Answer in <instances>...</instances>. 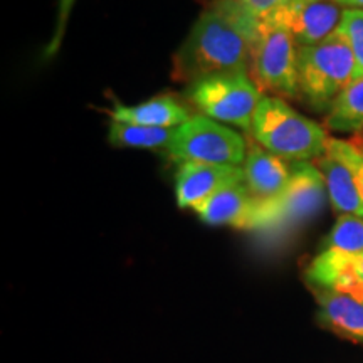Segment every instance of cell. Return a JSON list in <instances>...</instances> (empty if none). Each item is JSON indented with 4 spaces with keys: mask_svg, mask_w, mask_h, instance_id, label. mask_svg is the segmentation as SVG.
<instances>
[{
    "mask_svg": "<svg viewBox=\"0 0 363 363\" xmlns=\"http://www.w3.org/2000/svg\"><path fill=\"white\" fill-rule=\"evenodd\" d=\"M325 126L335 133H360L363 130V78L353 79L335 99Z\"/></svg>",
    "mask_w": 363,
    "mask_h": 363,
    "instance_id": "15",
    "label": "cell"
},
{
    "mask_svg": "<svg viewBox=\"0 0 363 363\" xmlns=\"http://www.w3.org/2000/svg\"><path fill=\"white\" fill-rule=\"evenodd\" d=\"M291 170V180L278 197L259 201L254 229L271 234L289 233L321 211L328 192L320 169L310 162H293Z\"/></svg>",
    "mask_w": 363,
    "mask_h": 363,
    "instance_id": "5",
    "label": "cell"
},
{
    "mask_svg": "<svg viewBox=\"0 0 363 363\" xmlns=\"http://www.w3.org/2000/svg\"><path fill=\"white\" fill-rule=\"evenodd\" d=\"M318 169L323 174L326 192L335 211L342 216L363 217V194L355 184L348 167L326 152L318 158Z\"/></svg>",
    "mask_w": 363,
    "mask_h": 363,
    "instance_id": "14",
    "label": "cell"
},
{
    "mask_svg": "<svg viewBox=\"0 0 363 363\" xmlns=\"http://www.w3.org/2000/svg\"><path fill=\"white\" fill-rule=\"evenodd\" d=\"M358 142H360V143H362V147H363V138H358Z\"/></svg>",
    "mask_w": 363,
    "mask_h": 363,
    "instance_id": "25",
    "label": "cell"
},
{
    "mask_svg": "<svg viewBox=\"0 0 363 363\" xmlns=\"http://www.w3.org/2000/svg\"><path fill=\"white\" fill-rule=\"evenodd\" d=\"M244 182L238 165L184 162L175 175V197L180 208H195L224 187Z\"/></svg>",
    "mask_w": 363,
    "mask_h": 363,
    "instance_id": "9",
    "label": "cell"
},
{
    "mask_svg": "<svg viewBox=\"0 0 363 363\" xmlns=\"http://www.w3.org/2000/svg\"><path fill=\"white\" fill-rule=\"evenodd\" d=\"M251 135L259 147L289 162L318 160L328 147L323 126L303 116L283 98L272 94L262 96L257 104Z\"/></svg>",
    "mask_w": 363,
    "mask_h": 363,
    "instance_id": "2",
    "label": "cell"
},
{
    "mask_svg": "<svg viewBox=\"0 0 363 363\" xmlns=\"http://www.w3.org/2000/svg\"><path fill=\"white\" fill-rule=\"evenodd\" d=\"M177 128H153L111 121L108 140L118 148H140V150H169Z\"/></svg>",
    "mask_w": 363,
    "mask_h": 363,
    "instance_id": "16",
    "label": "cell"
},
{
    "mask_svg": "<svg viewBox=\"0 0 363 363\" xmlns=\"http://www.w3.org/2000/svg\"><path fill=\"white\" fill-rule=\"evenodd\" d=\"M355 79V57L335 33L316 45L298 49L299 96L315 111H328Z\"/></svg>",
    "mask_w": 363,
    "mask_h": 363,
    "instance_id": "3",
    "label": "cell"
},
{
    "mask_svg": "<svg viewBox=\"0 0 363 363\" xmlns=\"http://www.w3.org/2000/svg\"><path fill=\"white\" fill-rule=\"evenodd\" d=\"M335 4H338L340 7H348V9H363V0H333Z\"/></svg>",
    "mask_w": 363,
    "mask_h": 363,
    "instance_id": "22",
    "label": "cell"
},
{
    "mask_svg": "<svg viewBox=\"0 0 363 363\" xmlns=\"http://www.w3.org/2000/svg\"><path fill=\"white\" fill-rule=\"evenodd\" d=\"M187 98L203 116L251 131L252 116L262 94L251 72L230 71L189 84Z\"/></svg>",
    "mask_w": 363,
    "mask_h": 363,
    "instance_id": "4",
    "label": "cell"
},
{
    "mask_svg": "<svg viewBox=\"0 0 363 363\" xmlns=\"http://www.w3.org/2000/svg\"><path fill=\"white\" fill-rule=\"evenodd\" d=\"M244 184L257 201H271L286 189L291 180L293 170L283 158L272 155L256 142L247 145V155L244 160Z\"/></svg>",
    "mask_w": 363,
    "mask_h": 363,
    "instance_id": "11",
    "label": "cell"
},
{
    "mask_svg": "<svg viewBox=\"0 0 363 363\" xmlns=\"http://www.w3.org/2000/svg\"><path fill=\"white\" fill-rule=\"evenodd\" d=\"M358 299H362V301H363V291H362V294H360V298H358Z\"/></svg>",
    "mask_w": 363,
    "mask_h": 363,
    "instance_id": "26",
    "label": "cell"
},
{
    "mask_svg": "<svg viewBox=\"0 0 363 363\" xmlns=\"http://www.w3.org/2000/svg\"><path fill=\"white\" fill-rule=\"evenodd\" d=\"M298 49L283 26L269 19L261 22L251 65V76L261 91L283 99L299 96Z\"/></svg>",
    "mask_w": 363,
    "mask_h": 363,
    "instance_id": "7",
    "label": "cell"
},
{
    "mask_svg": "<svg viewBox=\"0 0 363 363\" xmlns=\"http://www.w3.org/2000/svg\"><path fill=\"white\" fill-rule=\"evenodd\" d=\"M259 201L249 192L244 182L224 187L194 208L208 225H230L238 229H254Z\"/></svg>",
    "mask_w": 363,
    "mask_h": 363,
    "instance_id": "10",
    "label": "cell"
},
{
    "mask_svg": "<svg viewBox=\"0 0 363 363\" xmlns=\"http://www.w3.org/2000/svg\"><path fill=\"white\" fill-rule=\"evenodd\" d=\"M199 2L206 4V6H211V4H214V2H217V0H199Z\"/></svg>",
    "mask_w": 363,
    "mask_h": 363,
    "instance_id": "24",
    "label": "cell"
},
{
    "mask_svg": "<svg viewBox=\"0 0 363 363\" xmlns=\"http://www.w3.org/2000/svg\"><path fill=\"white\" fill-rule=\"evenodd\" d=\"M318 303V320L321 325L340 335L363 345V301L350 294L311 288Z\"/></svg>",
    "mask_w": 363,
    "mask_h": 363,
    "instance_id": "12",
    "label": "cell"
},
{
    "mask_svg": "<svg viewBox=\"0 0 363 363\" xmlns=\"http://www.w3.org/2000/svg\"><path fill=\"white\" fill-rule=\"evenodd\" d=\"M259 29L261 22L238 0L211 4L177 51L172 78L192 84L219 72H251Z\"/></svg>",
    "mask_w": 363,
    "mask_h": 363,
    "instance_id": "1",
    "label": "cell"
},
{
    "mask_svg": "<svg viewBox=\"0 0 363 363\" xmlns=\"http://www.w3.org/2000/svg\"><path fill=\"white\" fill-rule=\"evenodd\" d=\"M342 16V7L333 0H289L267 19L283 26L298 48H308L337 33Z\"/></svg>",
    "mask_w": 363,
    "mask_h": 363,
    "instance_id": "8",
    "label": "cell"
},
{
    "mask_svg": "<svg viewBox=\"0 0 363 363\" xmlns=\"http://www.w3.org/2000/svg\"><path fill=\"white\" fill-rule=\"evenodd\" d=\"M238 2L251 13L254 19L262 22L274 12H278L279 9H283L289 0H238Z\"/></svg>",
    "mask_w": 363,
    "mask_h": 363,
    "instance_id": "21",
    "label": "cell"
},
{
    "mask_svg": "<svg viewBox=\"0 0 363 363\" xmlns=\"http://www.w3.org/2000/svg\"><path fill=\"white\" fill-rule=\"evenodd\" d=\"M355 271H357L358 281H360V284L363 286V252L357 254L355 256Z\"/></svg>",
    "mask_w": 363,
    "mask_h": 363,
    "instance_id": "23",
    "label": "cell"
},
{
    "mask_svg": "<svg viewBox=\"0 0 363 363\" xmlns=\"http://www.w3.org/2000/svg\"><path fill=\"white\" fill-rule=\"evenodd\" d=\"M326 152L340 158L348 170L352 172L353 179L358 189L363 194V147L358 140H340V138H328V147Z\"/></svg>",
    "mask_w": 363,
    "mask_h": 363,
    "instance_id": "19",
    "label": "cell"
},
{
    "mask_svg": "<svg viewBox=\"0 0 363 363\" xmlns=\"http://www.w3.org/2000/svg\"><path fill=\"white\" fill-rule=\"evenodd\" d=\"M323 249L345 254L363 252V217L340 216L331 233L326 235Z\"/></svg>",
    "mask_w": 363,
    "mask_h": 363,
    "instance_id": "17",
    "label": "cell"
},
{
    "mask_svg": "<svg viewBox=\"0 0 363 363\" xmlns=\"http://www.w3.org/2000/svg\"><path fill=\"white\" fill-rule=\"evenodd\" d=\"M76 0H59L57 4V19H56V29H54V34L49 44L45 45V57H52L59 49H61L62 39H65L67 22H69V16L72 7H74Z\"/></svg>",
    "mask_w": 363,
    "mask_h": 363,
    "instance_id": "20",
    "label": "cell"
},
{
    "mask_svg": "<svg viewBox=\"0 0 363 363\" xmlns=\"http://www.w3.org/2000/svg\"><path fill=\"white\" fill-rule=\"evenodd\" d=\"M337 34L355 57V79L363 78V9H345Z\"/></svg>",
    "mask_w": 363,
    "mask_h": 363,
    "instance_id": "18",
    "label": "cell"
},
{
    "mask_svg": "<svg viewBox=\"0 0 363 363\" xmlns=\"http://www.w3.org/2000/svg\"><path fill=\"white\" fill-rule=\"evenodd\" d=\"M172 160L242 165L247 142L238 131L227 128L207 116H192L175 130L169 150Z\"/></svg>",
    "mask_w": 363,
    "mask_h": 363,
    "instance_id": "6",
    "label": "cell"
},
{
    "mask_svg": "<svg viewBox=\"0 0 363 363\" xmlns=\"http://www.w3.org/2000/svg\"><path fill=\"white\" fill-rule=\"evenodd\" d=\"M111 121L153 128H179L192 118V113L180 99L170 94H162L135 106L116 104L110 113Z\"/></svg>",
    "mask_w": 363,
    "mask_h": 363,
    "instance_id": "13",
    "label": "cell"
}]
</instances>
